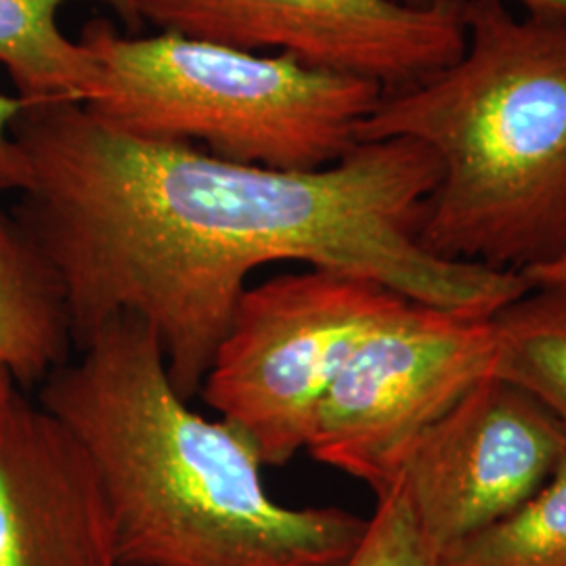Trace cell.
<instances>
[{
	"instance_id": "8",
	"label": "cell",
	"mask_w": 566,
	"mask_h": 566,
	"mask_svg": "<svg viewBox=\"0 0 566 566\" xmlns=\"http://www.w3.org/2000/svg\"><path fill=\"white\" fill-rule=\"evenodd\" d=\"M565 453L566 430L546 407L489 376L426 430L388 483L443 552L523 506Z\"/></svg>"
},
{
	"instance_id": "19",
	"label": "cell",
	"mask_w": 566,
	"mask_h": 566,
	"mask_svg": "<svg viewBox=\"0 0 566 566\" xmlns=\"http://www.w3.org/2000/svg\"><path fill=\"white\" fill-rule=\"evenodd\" d=\"M405 2H411V4H432L430 0H405Z\"/></svg>"
},
{
	"instance_id": "6",
	"label": "cell",
	"mask_w": 566,
	"mask_h": 566,
	"mask_svg": "<svg viewBox=\"0 0 566 566\" xmlns=\"http://www.w3.org/2000/svg\"><path fill=\"white\" fill-rule=\"evenodd\" d=\"M493 365L491 317L407 303L355 348L306 453L378 493L426 430L493 376Z\"/></svg>"
},
{
	"instance_id": "11",
	"label": "cell",
	"mask_w": 566,
	"mask_h": 566,
	"mask_svg": "<svg viewBox=\"0 0 566 566\" xmlns=\"http://www.w3.org/2000/svg\"><path fill=\"white\" fill-rule=\"evenodd\" d=\"M74 0H0V67L23 103H84L99 74L81 42L60 28V11ZM137 23L133 0H97Z\"/></svg>"
},
{
	"instance_id": "12",
	"label": "cell",
	"mask_w": 566,
	"mask_h": 566,
	"mask_svg": "<svg viewBox=\"0 0 566 566\" xmlns=\"http://www.w3.org/2000/svg\"><path fill=\"white\" fill-rule=\"evenodd\" d=\"M491 324L493 376L525 390L566 430V283L528 285Z\"/></svg>"
},
{
	"instance_id": "14",
	"label": "cell",
	"mask_w": 566,
	"mask_h": 566,
	"mask_svg": "<svg viewBox=\"0 0 566 566\" xmlns=\"http://www.w3.org/2000/svg\"><path fill=\"white\" fill-rule=\"evenodd\" d=\"M374 495V514L344 566H437L439 552L428 542L403 491L388 483Z\"/></svg>"
},
{
	"instance_id": "10",
	"label": "cell",
	"mask_w": 566,
	"mask_h": 566,
	"mask_svg": "<svg viewBox=\"0 0 566 566\" xmlns=\"http://www.w3.org/2000/svg\"><path fill=\"white\" fill-rule=\"evenodd\" d=\"M74 348L60 273L15 212L0 208V367L18 388H41Z\"/></svg>"
},
{
	"instance_id": "18",
	"label": "cell",
	"mask_w": 566,
	"mask_h": 566,
	"mask_svg": "<svg viewBox=\"0 0 566 566\" xmlns=\"http://www.w3.org/2000/svg\"><path fill=\"white\" fill-rule=\"evenodd\" d=\"M20 388L11 380V376L0 367V409L2 405L7 403Z\"/></svg>"
},
{
	"instance_id": "17",
	"label": "cell",
	"mask_w": 566,
	"mask_h": 566,
	"mask_svg": "<svg viewBox=\"0 0 566 566\" xmlns=\"http://www.w3.org/2000/svg\"><path fill=\"white\" fill-rule=\"evenodd\" d=\"M528 285H547V283H566V245L547 263L537 264L521 273Z\"/></svg>"
},
{
	"instance_id": "9",
	"label": "cell",
	"mask_w": 566,
	"mask_h": 566,
	"mask_svg": "<svg viewBox=\"0 0 566 566\" xmlns=\"http://www.w3.org/2000/svg\"><path fill=\"white\" fill-rule=\"evenodd\" d=\"M0 566H120L91 455L21 390L0 409Z\"/></svg>"
},
{
	"instance_id": "1",
	"label": "cell",
	"mask_w": 566,
	"mask_h": 566,
	"mask_svg": "<svg viewBox=\"0 0 566 566\" xmlns=\"http://www.w3.org/2000/svg\"><path fill=\"white\" fill-rule=\"evenodd\" d=\"M13 137L30 166L13 212L60 273L74 346L135 315L187 401L266 264L364 277L472 317H493L528 287L521 273L426 250L441 166L413 139L359 142L324 168L275 170L126 135L82 103H25Z\"/></svg>"
},
{
	"instance_id": "7",
	"label": "cell",
	"mask_w": 566,
	"mask_h": 566,
	"mask_svg": "<svg viewBox=\"0 0 566 566\" xmlns=\"http://www.w3.org/2000/svg\"><path fill=\"white\" fill-rule=\"evenodd\" d=\"M158 32L376 82L385 93L437 74L462 55V4L405 0H133Z\"/></svg>"
},
{
	"instance_id": "4",
	"label": "cell",
	"mask_w": 566,
	"mask_h": 566,
	"mask_svg": "<svg viewBox=\"0 0 566 566\" xmlns=\"http://www.w3.org/2000/svg\"><path fill=\"white\" fill-rule=\"evenodd\" d=\"M82 49L97 67L82 103L97 120L149 142L187 143L229 163L315 170L359 143L378 107L376 82L172 32L120 34L84 25Z\"/></svg>"
},
{
	"instance_id": "3",
	"label": "cell",
	"mask_w": 566,
	"mask_h": 566,
	"mask_svg": "<svg viewBox=\"0 0 566 566\" xmlns=\"http://www.w3.org/2000/svg\"><path fill=\"white\" fill-rule=\"evenodd\" d=\"M462 55L385 93L359 142L413 139L439 160L422 227L453 263L525 273L566 245V23L462 4Z\"/></svg>"
},
{
	"instance_id": "15",
	"label": "cell",
	"mask_w": 566,
	"mask_h": 566,
	"mask_svg": "<svg viewBox=\"0 0 566 566\" xmlns=\"http://www.w3.org/2000/svg\"><path fill=\"white\" fill-rule=\"evenodd\" d=\"M25 103L0 93V193H21L30 182V166L18 139L13 122Z\"/></svg>"
},
{
	"instance_id": "13",
	"label": "cell",
	"mask_w": 566,
	"mask_h": 566,
	"mask_svg": "<svg viewBox=\"0 0 566 566\" xmlns=\"http://www.w3.org/2000/svg\"><path fill=\"white\" fill-rule=\"evenodd\" d=\"M437 566H566V453L531 500L439 552Z\"/></svg>"
},
{
	"instance_id": "16",
	"label": "cell",
	"mask_w": 566,
	"mask_h": 566,
	"mask_svg": "<svg viewBox=\"0 0 566 566\" xmlns=\"http://www.w3.org/2000/svg\"><path fill=\"white\" fill-rule=\"evenodd\" d=\"M430 2H443V0H430ZM449 2H472V0H449ZM506 2L507 0H500ZM518 2L523 7V13L531 15V18H539V20L558 21V23H566V0H512Z\"/></svg>"
},
{
	"instance_id": "5",
	"label": "cell",
	"mask_w": 566,
	"mask_h": 566,
	"mask_svg": "<svg viewBox=\"0 0 566 566\" xmlns=\"http://www.w3.org/2000/svg\"><path fill=\"white\" fill-rule=\"evenodd\" d=\"M407 303L380 283L308 266L248 285L198 395L264 465L287 464L306 451L355 348Z\"/></svg>"
},
{
	"instance_id": "2",
	"label": "cell",
	"mask_w": 566,
	"mask_h": 566,
	"mask_svg": "<svg viewBox=\"0 0 566 566\" xmlns=\"http://www.w3.org/2000/svg\"><path fill=\"white\" fill-rule=\"evenodd\" d=\"M39 403L97 468L120 566H344L364 537L348 510L275 502L256 447L182 399L135 315L95 327Z\"/></svg>"
}]
</instances>
